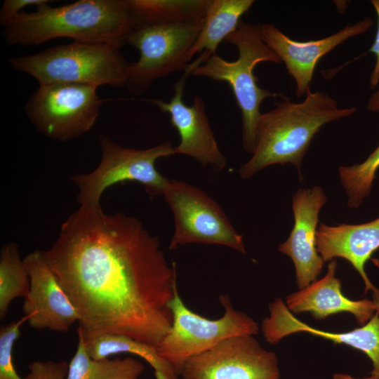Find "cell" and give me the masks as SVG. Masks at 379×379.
Returning <instances> with one entry per match:
<instances>
[{"instance_id":"1","label":"cell","mask_w":379,"mask_h":379,"mask_svg":"<svg viewBox=\"0 0 379 379\" xmlns=\"http://www.w3.org/2000/svg\"><path fill=\"white\" fill-rule=\"evenodd\" d=\"M42 253L84 338L119 334L157 347L170 330L175 265L138 219L80 206Z\"/></svg>"},{"instance_id":"2","label":"cell","mask_w":379,"mask_h":379,"mask_svg":"<svg viewBox=\"0 0 379 379\" xmlns=\"http://www.w3.org/2000/svg\"><path fill=\"white\" fill-rule=\"evenodd\" d=\"M1 22L8 45L31 46L56 38L121 48L135 23L127 0H80L58 7L48 3Z\"/></svg>"},{"instance_id":"3","label":"cell","mask_w":379,"mask_h":379,"mask_svg":"<svg viewBox=\"0 0 379 379\" xmlns=\"http://www.w3.org/2000/svg\"><path fill=\"white\" fill-rule=\"evenodd\" d=\"M281 101L261 113L252 157L239 169L248 179L272 164H293L300 171L303 157L315 134L326 124L352 115L356 107L340 108L325 92L308 91L305 99L294 102L281 94Z\"/></svg>"},{"instance_id":"4","label":"cell","mask_w":379,"mask_h":379,"mask_svg":"<svg viewBox=\"0 0 379 379\" xmlns=\"http://www.w3.org/2000/svg\"><path fill=\"white\" fill-rule=\"evenodd\" d=\"M225 41L237 48V60L227 61L216 54L184 74L226 82L231 87L242 115L243 146L252 154L260 106L266 98L277 95L258 85L253 69L260 62L278 63L281 60L262 39L260 24L240 21Z\"/></svg>"},{"instance_id":"5","label":"cell","mask_w":379,"mask_h":379,"mask_svg":"<svg viewBox=\"0 0 379 379\" xmlns=\"http://www.w3.org/2000/svg\"><path fill=\"white\" fill-rule=\"evenodd\" d=\"M118 46L79 41L9 59L15 70L27 73L39 85L78 84L126 85L128 64Z\"/></svg>"},{"instance_id":"6","label":"cell","mask_w":379,"mask_h":379,"mask_svg":"<svg viewBox=\"0 0 379 379\" xmlns=\"http://www.w3.org/2000/svg\"><path fill=\"white\" fill-rule=\"evenodd\" d=\"M219 300L225 309L224 314L218 319H210L189 309L176 290L171 303L173 323L157 349L179 375L190 359L220 342L258 333V324L246 314L235 310L228 295H220Z\"/></svg>"},{"instance_id":"7","label":"cell","mask_w":379,"mask_h":379,"mask_svg":"<svg viewBox=\"0 0 379 379\" xmlns=\"http://www.w3.org/2000/svg\"><path fill=\"white\" fill-rule=\"evenodd\" d=\"M99 145L101 159L97 168L69 178L79 189L77 199L80 206H100V197L109 187L126 181L144 185L149 194L162 195L168 179L159 173L155 163L160 158L175 154L171 142L139 149L123 147L102 135Z\"/></svg>"},{"instance_id":"8","label":"cell","mask_w":379,"mask_h":379,"mask_svg":"<svg viewBox=\"0 0 379 379\" xmlns=\"http://www.w3.org/2000/svg\"><path fill=\"white\" fill-rule=\"evenodd\" d=\"M204 21L135 28L127 38V43L140 52L139 59L128 63L126 69L125 86L130 93L140 95L155 80L176 72H185L189 65L188 51Z\"/></svg>"},{"instance_id":"9","label":"cell","mask_w":379,"mask_h":379,"mask_svg":"<svg viewBox=\"0 0 379 379\" xmlns=\"http://www.w3.org/2000/svg\"><path fill=\"white\" fill-rule=\"evenodd\" d=\"M162 195L174 216L169 249L192 243L218 244L246 253L243 237L211 197L189 183L168 180Z\"/></svg>"},{"instance_id":"10","label":"cell","mask_w":379,"mask_h":379,"mask_svg":"<svg viewBox=\"0 0 379 379\" xmlns=\"http://www.w3.org/2000/svg\"><path fill=\"white\" fill-rule=\"evenodd\" d=\"M98 86L78 84L39 85L25 105L35 128L44 135L67 141L88 132L100 114L102 100Z\"/></svg>"},{"instance_id":"11","label":"cell","mask_w":379,"mask_h":379,"mask_svg":"<svg viewBox=\"0 0 379 379\" xmlns=\"http://www.w3.org/2000/svg\"><path fill=\"white\" fill-rule=\"evenodd\" d=\"M183 379H279L276 354L262 348L252 335L227 338L190 359Z\"/></svg>"},{"instance_id":"12","label":"cell","mask_w":379,"mask_h":379,"mask_svg":"<svg viewBox=\"0 0 379 379\" xmlns=\"http://www.w3.org/2000/svg\"><path fill=\"white\" fill-rule=\"evenodd\" d=\"M183 76L173 86L174 94L169 102L157 98L149 99L164 112L170 114L172 126L179 133L180 141L175 147V154L187 155L198 161L203 166H211L216 171L226 166V159L221 152L211 129L203 98L195 96L191 105L183 100L185 80Z\"/></svg>"},{"instance_id":"13","label":"cell","mask_w":379,"mask_h":379,"mask_svg":"<svg viewBox=\"0 0 379 379\" xmlns=\"http://www.w3.org/2000/svg\"><path fill=\"white\" fill-rule=\"evenodd\" d=\"M29 272L30 288L22 310L30 327L67 332L79 321V314L60 286L41 251L23 258Z\"/></svg>"},{"instance_id":"14","label":"cell","mask_w":379,"mask_h":379,"mask_svg":"<svg viewBox=\"0 0 379 379\" xmlns=\"http://www.w3.org/2000/svg\"><path fill=\"white\" fill-rule=\"evenodd\" d=\"M372 25V20L365 18L328 36L308 41H294L270 23L260 25V32L265 44L284 62L295 82V93L301 97L310 90L319 59L345 40L365 33Z\"/></svg>"},{"instance_id":"15","label":"cell","mask_w":379,"mask_h":379,"mask_svg":"<svg viewBox=\"0 0 379 379\" xmlns=\"http://www.w3.org/2000/svg\"><path fill=\"white\" fill-rule=\"evenodd\" d=\"M326 202V196L319 187L299 189L293 196L294 226L279 250L293 260L300 289L317 280L324 265L317 248L316 234L319 213Z\"/></svg>"},{"instance_id":"16","label":"cell","mask_w":379,"mask_h":379,"mask_svg":"<svg viewBox=\"0 0 379 379\" xmlns=\"http://www.w3.org/2000/svg\"><path fill=\"white\" fill-rule=\"evenodd\" d=\"M270 317L262 321V331L266 340L277 343L283 338L298 332L350 345L364 352L372 361L371 379H379V314L375 312L361 328L345 333L326 332L313 328L297 319L281 298L269 305Z\"/></svg>"},{"instance_id":"17","label":"cell","mask_w":379,"mask_h":379,"mask_svg":"<svg viewBox=\"0 0 379 379\" xmlns=\"http://www.w3.org/2000/svg\"><path fill=\"white\" fill-rule=\"evenodd\" d=\"M317 248L324 262L334 258L348 260L361 277L365 292L379 290L371 282L365 272V264L379 248V218L364 224H340L328 226L320 224L316 234Z\"/></svg>"},{"instance_id":"18","label":"cell","mask_w":379,"mask_h":379,"mask_svg":"<svg viewBox=\"0 0 379 379\" xmlns=\"http://www.w3.org/2000/svg\"><path fill=\"white\" fill-rule=\"evenodd\" d=\"M337 262L331 260L326 274L299 291L288 295L286 305L293 313L309 312L317 319L342 312L352 314L360 324H365L375 314L373 300H352L341 291V282L335 277Z\"/></svg>"},{"instance_id":"19","label":"cell","mask_w":379,"mask_h":379,"mask_svg":"<svg viewBox=\"0 0 379 379\" xmlns=\"http://www.w3.org/2000/svg\"><path fill=\"white\" fill-rule=\"evenodd\" d=\"M253 3V0H209L204 24L188 51L187 61L197 54L199 56L189 63L185 73L217 54L220 42L236 29L241 17Z\"/></svg>"},{"instance_id":"20","label":"cell","mask_w":379,"mask_h":379,"mask_svg":"<svg viewBox=\"0 0 379 379\" xmlns=\"http://www.w3.org/2000/svg\"><path fill=\"white\" fill-rule=\"evenodd\" d=\"M84 338L88 354L95 360L107 359L113 354L129 353L145 360L154 369L156 379H179L175 369L152 345L119 334L105 333Z\"/></svg>"},{"instance_id":"21","label":"cell","mask_w":379,"mask_h":379,"mask_svg":"<svg viewBox=\"0 0 379 379\" xmlns=\"http://www.w3.org/2000/svg\"><path fill=\"white\" fill-rule=\"evenodd\" d=\"M135 28L205 19L209 0H127Z\"/></svg>"},{"instance_id":"22","label":"cell","mask_w":379,"mask_h":379,"mask_svg":"<svg viewBox=\"0 0 379 379\" xmlns=\"http://www.w3.org/2000/svg\"><path fill=\"white\" fill-rule=\"evenodd\" d=\"M30 288L28 270L21 259L18 246L8 243L0 255V319H4L11 301L17 298H25Z\"/></svg>"},{"instance_id":"23","label":"cell","mask_w":379,"mask_h":379,"mask_svg":"<svg viewBox=\"0 0 379 379\" xmlns=\"http://www.w3.org/2000/svg\"><path fill=\"white\" fill-rule=\"evenodd\" d=\"M379 168V145L361 164L340 166L339 175L350 208H358L370 194L373 181Z\"/></svg>"},{"instance_id":"24","label":"cell","mask_w":379,"mask_h":379,"mask_svg":"<svg viewBox=\"0 0 379 379\" xmlns=\"http://www.w3.org/2000/svg\"><path fill=\"white\" fill-rule=\"evenodd\" d=\"M77 335V351L68 364L66 379H113L124 368L127 357L95 360L88 353L82 334Z\"/></svg>"},{"instance_id":"25","label":"cell","mask_w":379,"mask_h":379,"mask_svg":"<svg viewBox=\"0 0 379 379\" xmlns=\"http://www.w3.org/2000/svg\"><path fill=\"white\" fill-rule=\"evenodd\" d=\"M27 321L24 316L0 329V379H24L16 372L12 359L14 343L20 335V326Z\"/></svg>"},{"instance_id":"26","label":"cell","mask_w":379,"mask_h":379,"mask_svg":"<svg viewBox=\"0 0 379 379\" xmlns=\"http://www.w3.org/2000/svg\"><path fill=\"white\" fill-rule=\"evenodd\" d=\"M68 364L63 361H34L24 379H66Z\"/></svg>"},{"instance_id":"27","label":"cell","mask_w":379,"mask_h":379,"mask_svg":"<svg viewBox=\"0 0 379 379\" xmlns=\"http://www.w3.org/2000/svg\"><path fill=\"white\" fill-rule=\"evenodd\" d=\"M49 3L47 0H6L0 11V21L4 22L20 13V10L27 6L39 7Z\"/></svg>"},{"instance_id":"28","label":"cell","mask_w":379,"mask_h":379,"mask_svg":"<svg viewBox=\"0 0 379 379\" xmlns=\"http://www.w3.org/2000/svg\"><path fill=\"white\" fill-rule=\"evenodd\" d=\"M371 3L378 18V28L375 41L369 50L375 57V64L370 77V86L371 89H374L379 83V0H371Z\"/></svg>"},{"instance_id":"29","label":"cell","mask_w":379,"mask_h":379,"mask_svg":"<svg viewBox=\"0 0 379 379\" xmlns=\"http://www.w3.org/2000/svg\"><path fill=\"white\" fill-rule=\"evenodd\" d=\"M144 369L145 366L141 361L128 357L125 367L114 379H138Z\"/></svg>"},{"instance_id":"30","label":"cell","mask_w":379,"mask_h":379,"mask_svg":"<svg viewBox=\"0 0 379 379\" xmlns=\"http://www.w3.org/2000/svg\"><path fill=\"white\" fill-rule=\"evenodd\" d=\"M366 109L370 112H379V88L371 95L367 102Z\"/></svg>"},{"instance_id":"31","label":"cell","mask_w":379,"mask_h":379,"mask_svg":"<svg viewBox=\"0 0 379 379\" xmlns=\"http://www.w3.org/2000/svg\"><path fill=\"white\" fill-rule=\"evenodd\" d=\"M333 379H371V378L370 377L364 378H354L348 375L336 374L333 376Z\"/></svg>"},{"instance_id":"32","label":"cell","mask_w":379,"mask_h":379,"mask_svg":"<svg viewBox=\"0 0 379 379\" xmlns=\"http://www.w3.org/2000/svg\"><path fill=\"white\" fill-rule=\"evenodd\" d=\"M373 301L375 305V312L379 314V296L374 295Z\"/></svg>"}]
</instances>
